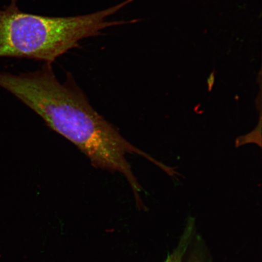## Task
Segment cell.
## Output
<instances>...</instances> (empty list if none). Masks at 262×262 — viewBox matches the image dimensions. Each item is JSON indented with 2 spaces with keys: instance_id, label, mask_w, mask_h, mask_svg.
Here are the masks:
<instances>
[{
  "instance_id": "obj_1",
  "label": "cell",
  "mask_w": 262,
  "mask_h": 262,
  "mask_svg": "<svg viewBox=\"0 0 262 262\" xmlns=\"http://www.w3.org/2000/svg\"><path fill=\"white\" fill-rule=\"evenodd\" d=\"M0 86L76 146L95 168L123 173L134 191H140L125 158L126 154H140V150L94 110L70 74L64 83L61 82L51 64L46 63L34 73L18 75L0 73Z\"/></svg>"
},
{
  "instance_id": "obj_3",
  "label": "cell",
  "mask_w": 262,
  "mask_h": 262,
  "mask_svg": "<svg viewBox=\"0 0 262 262\" xmlns=\"http://www.w3.org/2000/svg\"><path fill=\"white\" fill-rule=\"evenodd\" d=\"M186 246H182L180 245L179 247L176 249V251H173V253L169 255L166 260L164 262H185L184 257L183 255L185 254ZM186 262H199V261H196L194 258L191 260H188Z\"/></svg>"
},
{
  "instance_id": "obj_2",
  "label": "cell",
  "mask_w": 262,
  "mask_h": 262,
  "mask_svg": "<svg viewBox=\"0 0 262 262\" xmlns=\"http://www.w3.org/2000/svg\"><path fill=\"white\" fill-rule=\"evenodd\" d=\"M134 0L94 14L55 17L28 14L19 9L17 0L0 10V57L33 59L52 64L77 48L82 39L100 35L111 26L140 21H108L106 18Z\"/></svg>"
},
{
  "instance_id": "obj_4",
  "label": "cell",
  "mask_w": 262,
  "mask_h": 262,
  "mask_svg": "<svg viewBox=\"0 0 262 262\" xmlns=\"http://www.w3.org/2000/svg\"><path fill=\"white\" fill-rule=\"evenodd\" d=\"M215 82V73L214 71L212 72L210 75H209V77L208 78L207 80V83H208V91L210 92L212 89L213 86H214Z\"/></svg>"
}]
</instances>
